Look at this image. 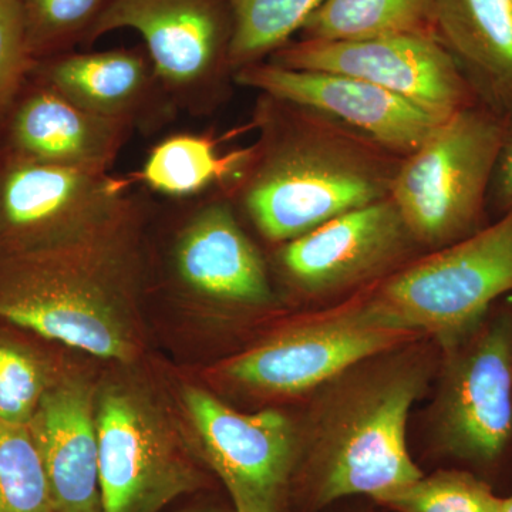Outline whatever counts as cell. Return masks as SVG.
I'll return each instance as SVG.
<instances>
[{
  "label": "cell",
  "mask_w": 512,
  "mask_h": 512,
  "mask_svg": "<svg viewBox=\"0 0 512 512\" xmlns=\"http://www.w3.org/2000/svg\"><path fill=\"white\" fill-rule=\"evenodd\" d=\"M421 339L362 360L320 387L293 480L303 511L352 498L383 504L423 477L406 440L410 410L434 372Z\"/></svg>",
  "instance_id": "6da1fadb"
},
{
  "label": "cell",
  "mask_w": 512,
  "mask_h": 512,
  "mask_svg": "<svg viewBox=\"0 0 512 512\" xmlns=\"http://www.w3.org/2000/svg\"><path fill=\"white\" fill-rule=\"evenodd\" d=\"M251 156L221 190L259 234L285 244L390 198L402 158L338 121L261 94Z\"/></svg>",
  "instance_id": "7a4b0ae2"
},
{
  "label": "cell",
  "mask_w": 512,
  "mask_h": 512,
  "mask_svg": "<svg viewBox=\"0 0 512 512\" xmlns=\"http://www.w3.org/2000/svg\"><path fill=\"white\" fill-rule=\"evenodd\" d=\"M137 210L72 244L0 252V319L101 359L127 360L113 296L127 282V229Z\"/></svg>",
  "instance_id": "3957f363"
},
{
  "label": "cell",
  "mask_w": 512,
  "mask_h": 512,
  "mask_svg": "<svg viewBox=\"0 0 512 512\" xmlns=\"http://www.w3.org/2000/svg\"><path fill=\"white\" fill-rule=\"evenodd\" d=\"M511 292L512 212L419 256L366 289L362 301L382 325L431 338L444 350Z\"/></svg>",
  "instance_id": "277c9868"
},
{
  "label": "cell",
  "mask_w": 512,
  "mask_h": 512,
  "mask_svg": "<svg viewBox=\"0 0 512 512\" xmlns=\"http://www.w3.org/2000/svg\"><path fill=\"white\" fill-rule=\"evenodd\" d=\"M504 131V114L484 101L441 121L402 158L390 200L424 252L487 227V195Z\"/></svg>",
  "instance_id": "5b68a950"
},
{
  "label": "cell",
  "mask_w": 512,
  "mask_h": 512,
  "mask_svg": "<svg viewBox=\"0 0 512 512\" xmlns=\"http://www.w3.org/2000/svg\"><path fill=\"white\" fill-rule=\"evenodd\" d=\"M441 356L437 450L491 484L512 441V309L491 308Z\"/></svg>",
  "instance_id": "8992f818"
},
{
  "label": "cell",
  "mask_w": 512,
  "mask_h": 512,
  "mask_svg": "<svg viewBox=\"0 0 512 512\" xmlns=\"http://www.w3.org/2000/svg\"><path fill=\"white\" fill-rule=\"evenodd\" d=\"M120 29L143 37L165 92L178 110L207 114L234 80L228 0H111L90 46Z\"/></svg>",
  "instance_id": "52a82bcc"
},
{
  "label": "cell",
  "mask_w": 512,
  "mask_h": 512,
  "mask_svg": "<svg viewBox=\"0 0 512 512\" xmlns=\"http://www.w3.org/2000/svg\"><path fill=\"white\" fill-rule=\"evenodd\" d=\"M133 178L0 154V252L72 244L137 204Z\"/></svg>",
  "instance_id": "ba28073f"
},
{
  "label": "cell",
  "mask_w": 512,
  "mask_h": 512,
  "mask_svg": "<svg viewBox=\"0 0 512 512\" xmlns=\"http://www.w3.org/2000/svg\"><path fill=\"white\" fill-rule=\"evenodd\" d=\"M417 339V333L377 322L360 298L242 353L225 366V375L251 392L299 396L319 390L362 360Z\"/></svg>",
  "instance_id": "9c48e42d"
},
{
  "label": "cell",
  "mask_w": 512,
  "mask_h": 512,
  "mask_svg": "<svg viewBox=\"0 0 512 512\" xmlns=\"http://www.w3.org/2000/svg\"><path fill=\"white\" fill-rule=\"evenodd\" d=\"M269 62L356 77L443 120L480 101L456 57L436 36L340 42L299 39L275 52Z\"/></svg>",
  "instance_id": "30bf717a"
},
{
  "label": "cell",
  "mask_w": 512,
  "mask_h": 512,
  "mask_svg": "<svg viewBox=\"0 0 512 512\" xmlns=\"http://www.w3.org/2000/svg\"><path fill=\"white\" fill-rule=\"evenodd\" d=\"M426 254L390 198L346 212L281 244L286 284L306 298L372 288Z\"/></svg>",
  "instance_id": "8fae6325"
},
{
  "label": "cell",
  "mask_w": 512,
  "mask_h": 512,
  "mask_svg": "<svg viewBox=\"0 0 512 512\" xmlns=\"http://www.w3.org/2000/svg\"><path fill=\"white\" fill-rule=\"evenodd\" d=\"M185 404L210 466L235 512H284L301 457V434L284 413H239L200 389Z\"/></svg>",
  "instance_id": "7c38bea8"
},
{
  "label": "cell",
  "mask_w": 512,
  "mask_h": 512,
  "mask_svg": "<svg viewBox=\"0 0 512 512\" xmlns=\"http://www.w3.org/2000/svg\"><path fill=\"white\" fill-rule=\"evenodd\" d=\"M234 82L338 121L399 157L413 153L443 121L402 97L345 74L259 62L237 70Z\"/></svg>",
  "instance_id": "4fadbf2b"
},
{
  "label": "cell",
  "mask_w": 512,
  "mask_h": 512,
  "mask_svg": "<svg viewBox=\"0 0 512 512\" xmlns=\"http://www.w3.org/2000/svg\"><path fill=\"white\" fill-rule=\"evenodd\" d=\"M101 512H157L195 483L136 397L111 390L96 413Z\"/></svg>",
  "instance_id": "5bb4252c"
},
{
  "label": "cell",
  "mask_w": 512,
  "mask_h": 512,
  "mask_svg": "<svg viewBox=\"0 0 512 512\" xmlns=\"http://www.w3.org/2000/svg\"><path fill=\"white\" fill-rule=\"evenodd\" d=\"M29 77L79 109L127 124L134 131H156L180 111L165 92L144 46L73 50L36 62Z\"/></svg>",
  "instance_id": "9a60e30c"
},
{
  "label": "cell",
  "mask_w": 512,
  "mask_h": 512,
  "mask_svg": "<svg viewBox=\"0 0 512 512\" xmlns=\"http://www.w3.org/2000/svg\"><path fill=\"white\" fill-rule=\"evenodd\" d=\"M0 121L3 156L104 173L134 133L127 124L79 109L30 77Z\"/></svg>",
  "instance_id": "2e32d148"
},
{
  "label": "cell",
  "mask_w": 512,
  "mask_h": 512,
  "mask_svg": "<svg viewBox=\"0 0 512 512\" xmlns=\"http://www.w3.org/2000/svg\"><path fill=\"white\" fill-rule=\"evenodd\" d=\"M191 212L178 232L174 268L195 293L232 303L261 306L274 298L261 252L241 227L234 202L217 188Z\"/></svg>",
  "instance_id": "e0dca14e"
},
{
  "label": "cell",
  "mask_w": 512,
  "mask_h": 512,
  "mask_svg": "<svg viewBox=\"0 0 512 512\" xmlns=\"http://www.w3.org/2000/svg\"><path fill=\"white\" fill-rule=\"evenodd\" d=\"M56 512H101L99 441L89 390L47 387L29 423Z\"/></svg>",
  "instance_id": "ac0fdd59"
},
{
  "label": "cell",
  "mask_w": 512,
  "mask_h": 512,
  "mask_svg": "<svg viewBox=\"0 0 512 512\" xmlns=\"http://www.w3.org/2000/svg\"><path fill=\"white\" fill-rule=\"evenodd\" d=\"M436 29L480 100L510 110L512 0H436Z\"/></svg>",
  "instance_id": "d6986e66"
},
{
  "label": "cell",
  "mask_w": 512,
  "mask_h": 512,
  "mask_svg": "<svg viewBox=\"0 0 512 512\" xmlns=\"http://www.w3.org/2000/svg\"><path fill=\"white\" fill-rule=\"evenodd\" d=\"M249 156L251 147L221 153L218 141L207 134H173L154 146L143 168L131 178L157 194L187 200L225 187Z\"/></svg>",
  "instance_id": "ffe728a7"
},
{
  "label": "cell",
  "mask_w": 512,
  "mask_h": 512,
  "mask_svg": "<svg viewBox=\"0 0 512 512\" xmlns=\"http://www.w3.org/2000/svg\"><path fill=\"white\" fill-rule=\"evenodd\" d=\"M301 40L436 36V0H326L303 26Z\"/></svg>",
  "instance_id": "44dd1931"
},
{
  "label": "cell",
  "mask_w": 512,
  "mask_h": 512,
  "mask_svg": "<svg viewBox=\"0 0 512 512\" xmlns=\"http://www.w3.org/2000/svg\"><path fill=\"white\" fill-rule=\"evenodd\" d=\"M234 16L229 64L232 73L264 62L292 42L326 0H228Z\"/></svg>",
  "instance_id": "7402d4cb"
},
{
  "label": "cell",
  "mask_w": 512,
  "mask_h": 512,
  "mask_svg": "<svg viewBox=\"0 0 512 512\" xmlns=\"http://www.w3.org/2000/svg\"><path fill=\"white\" fill-rule=\"evenodd\" d=\"M36 62L90 46L111 0H16Z\"/></svg>",
  "instance_id": "603a6c76"
},
{
  "label": "cell",
  "mask_w": 512,
  "mask_h": 512,
  "mask_svg": "<svg viewBox=\"0 0 512 512\" xmlns=\"http://www.w3.org/2000/svg\"><path fill=\"white\" fill-rule=\"evenodd\" d=\"M0 512H56L29 426L0 420Z\"/></svg>",
  "instance_id": "cb8c5ba5"
},
{
  "label": "cell",
  "mask_w": 512,
  "mask_h": 512,
  "mask_svg": "<svg viewBox=\"0 0 512 512\" xmlns=\"http://www.w3.org/2000/svg\"><path fill=\"white\" fill-rule=\"evenodd\" d=\"M382 505L394 512H501V497L477 474L450 468L421 477Z\"/></svg>",
  "instance_id": "d4e9b609"
},
{
  "label": "cell",
  "mask_w": 512,
  "mask_h": 512,
  "mask_svg": "<svg viewBox=\"0 0 512 512\" xmlns=\"http://www.w3.org/2000/svg\"><path fill=\"white\" fill-rule=\"evenodd\" d=\"M46 389L35 357L0 342V420L29 426Z\"/></svg>",
  "instance_id": "484cf974"
},
{
  "label": "cell",
  "mask_w": 512,
  "mask_h": 512,
  "mask_svg": "<svg viewBox=\"0 0 512 512\" xmlns=\"http://www.w3.org/2000/svg\"><path fill=\"white\" fill-rule=\"evenodd\" d=\"M33 66L18 2L0 0V120L22 92Z\"/></svg>",
  "instance_id": "4316f807"
},
{
  "label": "cell",
  "mask_w": 512,
  "mask_h": 512,
  "mask_svg": "<svg viewBox=\"0 0 512 512\" xmlns=\"http://www.w3.org/2000/svg\"><path fill=\"white\" fill-rule=\"evenodd\" d=\"M487 211L497 218L512 212V107L504 113L503 138L488 188Z\"/></svg>",
  "instance_id": "83f0119b"
},
{
  "label": "cell",
  "mask_w": 512,
  "mask_h": 512,
  "mask_svg": "<svg viewBox=\"0 0 512 512\" xmlns=\"http://www.w3.org/2000/svg\"><path fill=\"white\" fill-rule=\"evenodd\" d=\"M501 512H512V494L501 497Z\"/></svg>",
  "instance_id": "f1b7e54d"
},
{
  "label": "cell",
  "mask_w": 512,
  "mask_h": 512,
  "mask_svg": "<svg viewBox=\"0 0 512 512\" xmlns=\"http://www.w3.org/2000/svg\"><path fill=\"white\" fill-rule=\"evenodd\" d=\"M359 512H394L392 510H389V508L384 507V505L380 504V511H359Z\"/></svg>",
  "instance_id": "f546056e"
}]
</instances>
